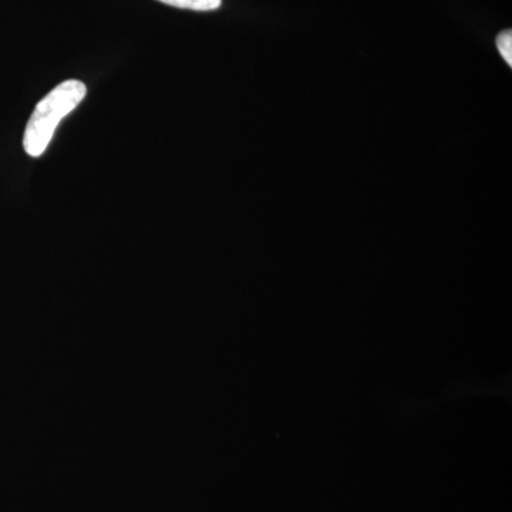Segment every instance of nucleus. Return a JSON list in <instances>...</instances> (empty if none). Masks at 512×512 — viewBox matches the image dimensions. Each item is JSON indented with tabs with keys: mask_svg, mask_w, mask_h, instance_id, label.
Here are the masks:
<instances>
[{
	"mask_svg": "<svg viewBox=\"0 0 512 512\" xmlns=\"http://www.w3.org/2000/svg\"><path fill=\"white\" fill-rule=\"evenodd\" d=\"M86 94V84L80 80H66L40 100L23 137V147L30 157L39 158L45 154L60 121L80 106Z\"/></svg>",
	"mask_w": 512,
	"mask_h": 512,
	"instance_id": "1",
	"label": "nucleus"
},
{
	"mask_svg": "<svg viewBox=\"0 0 512 512\" xmlns=\"http://www.w3.org/2000/svg\"><path fill=\"white\" fill-rule=\"evenodd\" d=\"M498 50L503 55L508 66H512V33L511 30H505L497 39Z\"/></svg>",
	"mask_w": 512,
	"mask_h": 512,
	"instance_id": "3",
	"label": "nucleus"
},
{
	"mask_svg": "<svg viewBox=\"0 0 512 512\" xmlns=\"http://www.w3.org/2000/svg\"><path fill=\"white\" fill-rule=\"evenodd\" d=\"M174 8L197 10V12H210L220 8L222 0H158Z\"/></svg>",
	"mask_w": 512,
	"mask_h": 512,
	"instance_id": "2",
	"label": "nucleus"
}]
</instances>
